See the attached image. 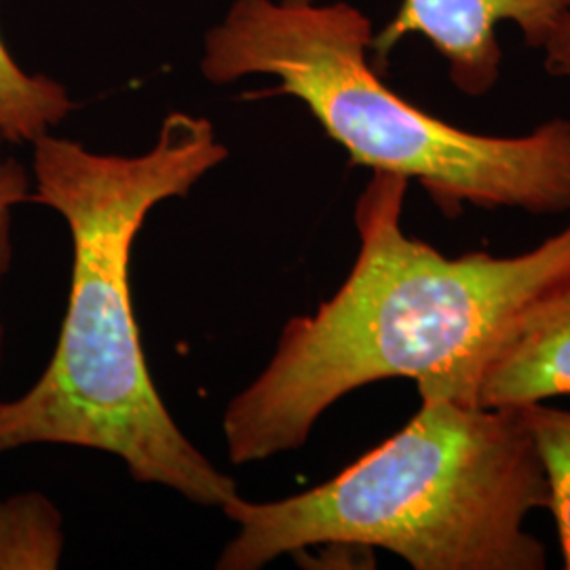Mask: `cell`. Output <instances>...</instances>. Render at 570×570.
I'll return each instance as SVG.
<instances>
[{"mask_svg": "<svg viewBox=\"0 0 570 570\" xmlns=\"http://www.w3.org/2000/svg\"><path fill=\"white\" fill-rule=\"evenodd\" d=\"M2 341H4V330H2V324H0V360H2Z\"/></svg>", "mask_w": 570, "mask_h": 570, "instance_id": "12", "label": "cell"}, {"mask_svg": "<svg viewBox=\"0 0 570 570\" xmlns=\"http://www.w3.org/2000/svg\"><path fill=\"white\" fill-rule=\"evenodd\" d=\"M32 204L58 212L72 235V284L58 346L41 379L0 402V454L35 444L102 450L131 478L220 508L237 484L184 435L146 367L131 306L129 261L153 207L226 161L204 117L171 112L155 146L100 155L45 134L32 142Z\"/></svg>", "mask_w": 570, "mask_h": 570, "instance_id": "2", "label": "cell"}, {"mask_svg": "<svg viewBox=\"0 0 570 570\" xmlns=\"http://www.w3.org/2000/svg\"><path fill=\"white\" fill-rule=\"evenodd\" d=\"M75 108L66 87L21 68L0 39V131L11 144L35 142L51 134Z\"/></svg>", "mask_w": 570, "mask_h": 570, "instance_id": "7", "label": "cell"}, {"mask_svg": "<svg viewBox=\"0 0 570 570\" xmlns=\"http://www.w3.org/2000/svg\"><path fill=\"white\" fill-rule=\"evenodd\" d=\"M522 407L530 438L539 454L550 487L553 513L564 569L570 570V412L543 406V402Z\"/></svg>", "mask_w": 570, "mask_h": 570, "instance_id": "9", "label": "cell"}, {"mask_svg": "<svg viewBox=\"0 0 570 570\" xmlns=\"http://www.w3.org/2000/svg\"><path fill=\"white\" fill-rule=\"evenodd\" d=\"M543 66L551 77L570 79V13L543 49Z\"/></svg>", "mask_w": 570, "mask_h": 570, "instance_id": "11", "label": "cell"}, {"mask_svg": "<svg viewBox=\"0 0 570 570\" xmlns=\"http://www.w3.org/2000/svg\"><path fill=\"white\" fill-rule=\"evenodd\" d=\"M562 395H570V298L494 357L475 389V406H529Z\"/></svg>", "mask_w": 570, "mask_h": 570, "instance_id": "6", "label": "cell"}, {"mask_svg": "<svg viewBox=\"0 0 570 570\" xmlns=\"http://www.w3.org/2000/svg\"><path fill=\"white\" fill-rule=\"evenodd\" d=\"M372 21L345 0H235L205 35L214 85L266 75L305 104L353 165L416 180L444 216L465 205L558 216L570 209V119L484 136L395 94L367 61Z\"/></svg>", "mask_w": 570, "mask_h": 570, "instance_id": "4", "label": "cell"}, {"mask_svg": "<svg viewBox=\"0 0 570 570\" xmlns=\"http://www.w3.org/2000/svg\"><path fill=\"white\" fill-rule=\"evenodd\" d=\"M60 511L41 492H23L0 503V570L60 567Z\"/></svg>", "mask_w": 570, "mask_h": 570, "instance_id": "8", "label": "cell"}, {"mask_svg": "<svg viewBox=\"0 0 570 570\" xmlns=\"http://www.w3.org/2000/svg\"><path fill=\"white\" fill-rule=\"evenodd\" d=\"M569 13L570 0H402L393 20L374 35L372 51L383 63L407 37H423L449 63L450 82L482 98L501 79V23L515 26L527 47L543 51Z\"/></svg>", "mask_w": 570, "mask_h": 570, "instance_id": "5", "label": "cell"}, {"mask_svg": "<svg viewBox=\"0 0 570 570\" xmlns=\"http://www.w3.org/2000/svg\"><path fill=\"white\" fill-rule=\"evenodd\" d=\"M421 410L381 446L317 489L268 503L239 494V530L218 569H263L284 553L351 546L391 551L414 570H543L527 530L550 487L522 407H482L421 391Z\"/></svg>", "mask_w": 570, "mask_h": 570, "instance_id": "3", "label": "cell"}, {"mask_svg": "<svg viewBox=\"0 0 570 570\" xmlns=\"http://www.w3.org/2000/svg\"><path fill=\"white\" fill-rule=\"evenodd\" d=\"M4 136L0 131V285L4 282L13 261V212L21 204L32 202L35 180L28 169L4 153Z\"/></svg>", "mask_w": 570, "mask_h": 570, "instance_id": "10", "label": "cell"}, {"mask_svg": "<svg viewBox=\"0 0 570 570\" xmlns=\"http://www.w3.org/2000/svg\"><path fill=\"white\" fill-rule=\"evenodd\" d=\"M410 180L372 171L355 205L360 254L341 289L284 327L263 374L226 407L235 465L305 446L327 407L387 379L475 406L494 357L570 298V225L518 256H444L407 237Z\"/></svg>", "mask_w": 570, "mask_h": 570, "instance_id": "1", "label": "cell"}]
</instances>
